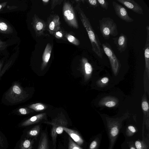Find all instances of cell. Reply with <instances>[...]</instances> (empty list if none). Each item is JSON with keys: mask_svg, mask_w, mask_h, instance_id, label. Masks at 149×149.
Returning <instances> with one entry per match:
<instances>
[{"mask_svg": "<svg viewBox=\"0 0 149 149\" xmlns=\"http://www.w3.org/2000/svg\"><path fill=\"white\" fill-rule=\"evenodd\" d=\"M75 8L82 24L87 32L91 45L93 51L98 56L102 58L104 51L101 47L102 44L92 26L89 19L85 14L79 3L77 4Z\"/></svg>", "mask_w": 149, "mask_h": 149, "instance_id": "6da1fadb", "label": "cell"}, {"mask_svg": "<svg viewBox=\"0 0 149 149\" xmlns=\"http://www.w3.org/2000/svg\"><path fill=\"white\" fill-rule=\"evenodd\" d=\"M101 33L105 40H109L111 36H115L118 34L117 26L113 20L110 17H103L99 20Z\"/></svg>", "mask_w": 149, "mask_h": 149, "instance_id": "7a4b0ae2", "label": "cell"}, {"mask_svg": "<svg viewBox=\"0 0 149 149\" xmlns=\"http://www.w3.org/2000/svg\"><path fill=\"white\" fill-rule=\"evenodd\" d=\"M62 13L64 19L71 27L78 29L79 28L74 9L70 2L65 1L63 3Z\"/></svg>", "mask_w": 149, "mask_h": 149, "instance_id": "3957f363", "label": "cell"}, {"mask_svg": "<svg viewBox=\"0 0 149 149\" xmlns=\"http://www.w3.org/2000/svg\"><path fill=\"white\" fill-rule=\"evenodd\" d=\"M25 92L17 83H14L6 93L5 98L12 104L23 100L25 98Z\"/></svg>", "mask_w": 149, "mask_h": 149, "instance_id": "277c9868", "label": "cell"}, {"mask_svg": "<svg viewBox=\"0 0 149 149\" xmlns=\"http://www.w3.org/2000/svg\"><path fill=\"white\" fill-rule=\"evenodd\" d=\"M52 126L51 136L53 141L54 149H56V137L58 134H61L63 132V127H67V121L64 119L56 118L51 122H47Z\"/></svg>", "mask_w": 149, "mask_h": 149, "instance_id": "5b68a950", "label": "cell"}, {"mask_svg": "<svg viewBox=\"0 0 149 149\" xmlns=\"http://www.w3.org/2000/svg\"><path fill=\"white\" fill-rule=\"evenodd\" d=\"M102 46L103 51L109 59L113 71L116 75L120 67L119 61L109 43H103Z\"/></svg>", "mask_w": 149, "mask_h": 149, "instance_id": "8992f818", "label": "cell"}, {"mask_svg": "<svg viewBox=\"0 0 149 149\" xmlns=\"http://www.w3.org/2000/svg\"><path fill=\"white\" fill-rule=\"evenodd\" d=\"M32 24L37 36L44 35V31L47 29L46 22L35 14L32 18Z\"/></svg>", "mask_w": 149, "mask_h": 149, "instance_id": "52a82bcc", "label": "cell"}, {"mask_svg": "<svg viewBox=\"0 0 149 149\" xmlns=\"http://www.w3.org/2000/svg\"><path fill=\"white\" fill-rule=\"evenodd\" d=\"M112 3L116 15L120 18L127 22L134 21L129 16L127 10L124 7L114 1H113Z\"/></svg>", "mask_w": 149, "mask_h": 149, "instance_id": "ba28073f", "label": "cell"}, {"mask_svg": "<svg viewBox=\"0 0 149 149\" xmlns=\"http://www.w3.org/2000/svg\"><path fill=\"white\" fill-rule=\"evenodd\" d=\"M47 23V29L49 32H56L61 29L60 17L56 14H52L48 17Z\"/></svg>", "mask_w": 149, "mask_h": 149, "instance_id": "9c48e42d", "label": "cell"}, {"mask_svg": "<svg viewBox=\"0 0 149 149\" xmlns=\"http://www.w3.org/2000/svg\"><path fill=\"white\" fill-rule=\"evenodd\" d=\"M117 1L136 13L143 14L142 7L134 0H117Z\"/></svg>", "mask_w": 149, "mask_h": 149, "instance_id": "30bf717a", "label": "cell"}, {"mask_svg": "<svg viewBox=\"0 0 149 149\" xmlns=\"http://www.w3.org/2000/svg\"><path fill=\"white\" fill-rule=\"evenodd\" d=\"M118 51L122 53L126 49L127 47V38L126 35L121 33L118 37L112 38Z\"/></svg>", "mask_w": 149, "mask_h": 149, "instance_id": "8fae6325", "label": "cell"}, {"mask_svg": "<svg viewBox=\"0 0 149 149\" xmlns=\"http://www.w3.org/2000/svg\"><path fill=\"white\" fill-rule=\"evenodd\" d=\"M147 30V38L145 46L143 49L145 62V67L149 77V26L146 27Z\"/></svg>", "mask_w": 149, "mask_h": 149, "instance_id": "7c38bea8", "label": "cell"}, {"mask_svg": "<svg viewBox=\"0 0 149 149\" xmlns=\"http://www.w3.org/2000/svg\"><path fill=\"white\" fill-rule=\"evenodd\" d=\"M63 130L77 145H80L83 143V140L77 131L66 127H63Z\"/></svg>", "mask_w": 149, "mask_h": 149, "instance_id": "4fadbf2b", "label": "cell"}, {"mask_svg": "<svg viewBox=\"0 0 149 149\" xmlns=\"http://www.w3.org/2000/svg\"><path fill=\"white\" fill-rule=\"evenodd\" d=\"M45 116V114L42 113L32 116L22 122L21 125L22 126H26L38 123L44 118Z\"/></svg>", "mask_w": 149, "mask_h": 149, "instance_id": "5bb4252c", "label": "cell"}, {"mask_svg": "<svg viewBox=\"0 0 149 149\" xmlns=\"http://www.w3.org/2000/svg\"><path fill=\"white\" fill-rule=\"evenodd\" d=\"M52 50V45L50 43H48L45 47L42 56V66L43 67L45 66L48 63L50 57Z\"/></svg>", "mask_w": 149, "mask_h": 149, "instance_id": "9a60e30c", "label": "cell"}, {"mask_svg": "<svg viewBox=\"0 0 149 149\" xmlns=\"http://www.w3.org/2000/svg\"><path fill=\"white\" fill-rule=\"evenodd\" d=\"M37 149H49L48 137L45 132L41 134Z\"/></svg>", "mask_w": 149, "mask_h": 149, "instance_id": "2e32d148", "label": "cell"}, {"mask_svg": "<svg viewBox=\"0 0 149 149\" xmlns=\"http://www.w3.org/2000/svg\"><path fill=\"white\" fill-rule=\"evenodd\" d=\"M33 143V140L25 139L21 142L19 149H32Z\"/></svg>", "mask_w": 149, "mask_h": 149, "instance_id": "e0dca14e", "label": "cell"}, {"mask_svg": "<svg viewBox=\"0 0 149 149\" xmlns=\"http://www.w3.org/2000/svg\"><path fill=\"white\" fill-rule=\"evenodd\" d=\"M13 32L11 28L3 21L0 20V32L9 34Z\"/></svg>", "mask_w": 149, "mask_h": 149, "instance_id": "ac0fdd59", "label": "cell"}, {"mask_svg": "<svg viewBox=\"0 0 149 149\" xmlns=\"http://www.w3.org/2000/svg\"><path fill=\"white\" fill-rule=\"evenodd\" d=\"M64 37L70 42L77 46L80 44L79 40L73 36L68 33H63Z\"/></svg>", "mask_w": 149, "mask_h": 149, "instance_id": "d6986e66", "label": "cell"}, {"mask_svg": "<svg viewBox=\"0 0 149 149\" xmlns=\"http://www.w3.org/2000/svg\"><path fill=\"white\" fill-rule=\"evenodd\" d=\"M40 129L39 125H36L27 132V135L30 136L37 137L40 133Z\"/></svg>", "mask_w": 149, "mask_h": 149, "instance_id": "ffe728a7", "label": "cell"}, {"mask_svg": "<svg viewBox=\"0 0 149 149\" xmlns=\"http://www.w3.org/2000/svg\"><path fill=\"white\" fill-rule=\"evenodd\" d=\"M83 61L84 63V67L86 73L90 74L92 72L93 68L91 65L89 63L86 58H83Z\"/></svg>", "mask_w": 149, "mask_h": 149, "instance_id": "44dd1931", "label": "cell"}, {"mask_svg": "<svg viewBox=\"0 0 149 149\" xmlns=\"http://www.w3.org/2000/svg\"><path fill=\"white\" fill-rule=\"evenodd\" d=\"M28 107L36 111H40L45 109V106L40 103L34 104L29 106Z\"/></svg>", "mask_w": 149, "mask_h": 149, "instance_id": "7402d4cb", "label": "cell"}, {"mask_svg": "<svg viewBox=\"0 0 149 149\" xmlns=\"http://www.w3.org/2000/svg\"><path fill=\"white\" fill-rule=\"evenodd\" d=\"M135 145L136 149H148V146L143 141H136L135 142Z\"/></svg>", "mask_w": 149, "mask_h": 149, "instance_id": "603a6c76", "label": "cell"}, {"mask_svg": "<svg viewBox=\"0 0 149 149\" xmlns=\"http://www.w3.org/2000/svg\"><path fill=\"white\" fill-rule=\"evenodd\" d=\"M68 149H82L79 145H77L72 139L69 137Z\"/></svg>", "mask_w": 149, "mask_h": 149, "instance_id": "cb8c5ba5", "label": "cell"}, {"mask_svg": "<svg viewBox=\"0 0 149 149\" xmlns=\"http://www.w3.org/2000/svg\"><path fill=\"white\" fill-rule=\"evenodd\" d=\"M49 33L55 38L58 39H63V33L61 30H60L56 32H49Z\"/></svg>", "mask_w": 149, "mask_h": 149, "instance_id": "d4e9b609", "label": "cell"}, {"mask_svg": "<svg viewBox=\"0 0 149 149\" xmlns=\"http://www.w3.org/2000/svg\"><path fill=\"white\" fill-rule=\"evenodd\" d=\"M99 5L102 8L107 10L108 8L109 3L106 0H97Z\"/></svg>", "mask_w": 149, "mask_h": 149, "instance_id": "484cf974", "label": "cell"}, {"mask_svg": "<svg viewBox=\"0 0 149 149\" xmlns=\"http://www.w3.org/2000/svg\"><path fill=\"white\" fill-rule=\"evenodd\" d=\"M86 1L89 5L94 8L97 7L99 5L97 0H88Z\"/></svg>", "mask_w": 149, "mask_h": 149, "instance_id": "4316f807", "label": "cell"}, {"mask_svg": "<svg viewBox=\"0 0 149 149\" xmlns=\"http://www.w3.org/2000/svg\"><path fill=\"white\" fill-rule=\"evenodd\" d=\"M142 109L145 111H148L149 109V105L146 101H144L142 103Z\"/></svg>", "mask_w": 149, "mask_h": 149, "instance_id": "83f0119b", "label": "cell"}, {"mask_svg": "<svg viewBox=\"0 0 149 149\" xmlns=\"http://www.w3.org/2000/svg\"><path fill=\"white\" fill-rule=\"evenodd\" d=\"M116 105V103L113 101H110L106 102L105 104V106L108 107H112Z\"/></svg>", "mask_w": 149, "mask_h": 149, "instance_id": "f1b7e54d", "label": "cell"}, {"mask_svg": "<svg viewBox=\"0 0 149 149\" xmlns=\"http://www.w3.org/2000/svg\"><path fill=\"white\" fill-rule=\"evenodd\" d=\"M62 0H52V1L51 9H53L57 4H60Z\"/></svg>", "mask_w": 149, "mask_h": 149, "instance_id": "f546056e", "label": "cell"}, {"mask_svg": "<svg viewBox=\"0 0 149 149\" xmlns=\"http://www.w3.org/2000/svg\"><path fill=\"white\" fill-rule=\"evenodd\" d=\"M18 111L19 113L22 115H26L28 113V112L26 109L24 108H21L19 109Z\"/></svg>", "mask_w": 149, "mask_h": 149, "instance_id": "4dcf8cb0", "label": "cell"}, {"mask_svg": "<svg viewBox=\"0 0 149 149\" xmlns=\"http://www.w3.org/2000/svg\"><path fill=\"white\" fill-rule=\"evenodd\" d=\"M97 145V142L96 141H94L91 143L89 148L90 149H94L96 147Z\"/></svg>", "mask_w": 149, "mask_h": 149, "instance_id": "1f68e13d", "label": "cell"}, {"mask_svg": "<svg viewBox=\"0 0 149 149\" xmlns=\"http://www.w3.org/2000/svg\"><path fill=\"white\" fill-rule=\"evenodd\" d=\"M128 129L132 133H134L136 132L135 128L133 126L131 125L129 126L128 127Z\"/></svg>", "mask_w": 149, "mask_h": 149, "instance_id": "d6a6232c", "label": "cell"}, {"mask_svg": "<svg viewBox=\"0 0 149 149\" xmlns=\"http://www.w3.org/2000/svg\"><path fill=\"white\" fill-rule=\"evenodd\" d=\"M109 81V79L108 77H104L101 80V82L104 84L107 83Z\"/></svg>", "mask_w": 149, "mask_h": 149, "instance_id": "836d02e7", "label": "cell"}, {"mask_svg": "<svg viewBox=\"0 0 149 149\" xmlns=\"http://www.w3.org/2000/svg\"><path fill=\"white\" fill-rule=\"evenodd\" d=\"M7 2H5L0 4V10L6 5Z\"/></svg>", "mask_w": 149, "mask_h": 149, "instance_id": "e575fe53", "label": "cell"}, {"mask_svg": "<svg viewBox=\"0 0 149 149\" xmlns=\"http://www.w3.org/2000/svg\"><path fill=\"white\" fill-rule=\"evenodd\" d=\"M3 139L0 136V146H2L3 144Z\"/></svg>", "mask_w": 149, "mask_h": 149, "instance_id": "d590c367", "label": "cell"}, {"mask_svg": "<svg viewBox=\"0 0 149 149\" xmlns=\"http://www.w3.org/2000/svg\"><path fill=\"white\" fill-rule=\"evenodd\" d=\"M42 1L45 4H47L49 1V0H42Z\"/></svg>", "mask_w": 149, "mask_h": 149, "instance_id": "8d00e7d4", "label": "cell"}, {"mask_svg": "<svg viewBox=\"0 0 149 149\" xmlns=\"http://www.w3.org/2000/svg\"><path fill=\"white\" fill-rule=\"evenodd\" d=\"M130 149H136L134 146H132L130 147Z\"/></svg>", "mask_w": 149, "mask_h": 149, "instance_id": "74e56055", "label": "cell"}, {"mask_svg": "<svg viewBox=\"0 0 149 149\" xmlns=\"http://www.w3.org/2000/svg\"><path fill=\"white\" fill-rule=\"evenodd\" d=\"M2 66V64L0 62V71L1 70V68Z\"/></svg>", "mask_w": 149, "mask_h": 149, "instance_id": "f35d334b", "label": "cell"}, {"mask_svg": "<svg viewBox=\"0 0 149 149\" xmlns=\"http://www.w3.org/2000/svg\"><path fill=\"white\" fill-rule=\"evenodd\" d=\"M2 43V42H1L0 41V46H1V43Z\"/></svg>", "mask_w": 149, "mask_h": 149, "instance_id": "ab89813d", "label": "cell"}, {"mask_svg": "<svg viewBox=\"0 0 149 149\" xmlns=\"http://www.w3.org/2000/svg\"></svg>", "mask_w": 149, "mask_h": 149, "instance_id": "60d3db41", "label": "cell"}]
</instances>
